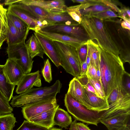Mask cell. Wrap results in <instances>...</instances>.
Returning <instances> with one entry per match:
<instances>
[{
    "instance_id": "5b68a950",
    "label": "cell",
    "mask_w": 130,
    "mask_h": 130,
    "mask_svg": "<svg viewBox=\"0 0 130 130\" xmlns=\"http://www.w3.org/2000/svg\"><path fill=\"white\" fill-rule=\"evenodd\" d=\"M52 42L59 57L60 66L74 77L80 76L81 64L76 49L70 45Z\"/></svg>"
},
{
    "instance_id": "836d02e7",
    "label": "cell",
    "mask_w": 130,
    "mask_h": 130,
    "mask_svg": "<svg viewBox=\"0 0 130 130\" xmlns=\"http://www.w3.org/2000/svg\"><path fill=\"white\" fill-rule=\"evenodd\" d=\"M41 73L45 80L50 83L52 79L51 66L48 59L44 62V65L42 69Z\"/></svg>"
},
{
    "instance_id": "9a60e30c",
    "label": "cell",
    "mask_w": 130,
    "mask_h": 130,
    "mask_svg": "<svg viewBox=\"0 0 130 130\" xmlns=\"http://www.w3.org/2000/svg\"><path fill=\"white\" fill-rule=\"evenodd\" d=\"M67 93L87 109L90 110L84 89L76 77H74L70 82Z\"/></svg>"
},
{
    "instance_id": "cb8c5ba5",
    "label": "cell",
    "mask_w": 130,
    "mask_h": 130,
    "mask_svg": "<svg viewBox=\"0 0 130 130\" xmlns=\"http://www.w3.org/2000/svg\"><path fill=\"white\" fill-rule=\"evenodd\" d=\"M8 10L0 4V45L6 40L8 29Z\"/></svg>"
},
{
    "instance_id": "ffe728a7",
    "label": "cell",
    "mask_w": 130,
    "mask_h": 130,
    "mask_svg": "<svg viewBox=\"0 0 130 130\" xmlns=\"http://www.w3.org/2000/svg\"><path fill=\"white\" fill-rule=\"evenodd\" d=\"M4 65L0 64V92L9 101L13 97V93L15 85L8 81L4 71Z\"/></svg>"
},
{
    "instance_id": "f35d334b",
    "label": "cell",
    "mask_w": 130,
    "mask_h": 130,
    "mask_svg": "<svg viewBox=\"0 0 130 130\" xmlns=\"http://www.w3.org/2000/svg\"><path fill=\"white\" fill-rule=\"evenodd\" d=\"M77 50L81 65L86 60L88 51L86 42L82 45Z\"/></svg>"
},
{
    "instance_id": "7c38bea8",
    "label": "cell",
    "mask_w": 130,
    "mask_h": 130,
    "mask_svg": "<svg viewBox=\"0 0 130 130\" xmlns=\"http://www.w3.org/2000/svg\"><path fill=\"white\" fill-rule=\"evenodd\" d=\"M36 32L52 41H56L71 45L77 50L86 42L64 34L40 30Z\"/></svg>"
},
{
    "instance_id": "d6986e66",
    "label": "cell",
    "mask_w": 130,
    "mask_h": 130,
    "mask_svg": "<svg viewBox=\"0 0 130 130\" xmlns=\"http://www.w3.org/2000/svg\"><path fill=\"white\" fill-rule=\"evenodd\" d=\"M45 18L50 23V25L61 24L70 25L78 23L72 19L67 12L48 13Z\"/></svg>"
},
{
    "instance_id": "e575fe53",
    "label": "cell",
    "mask_w": 130,
    "mask_h": 130,
    "mask_svg": "<svg viewBox=\"0 0 130 130\" xmlns=\"http://www.w3.org/2000/svg\"><path fill=\"white\" fill-rule=\"evenodd\" d=\"M47 128L39 125L28 120H24L17 130H48Z\"/></svg>"
},
{
    "instance_id": "7402d4cb",
    "label": "cell",
    "mask_w": 130,
    "mask_h": 130,
    "mask_svg": "<svg viewBox=\"0 0 130 130\" xmlns=\"http://www.w3.org/2000/svg\"><path fill=\"white\" fill-rule=\"evenodd\" d=\"M72 122L71 116L67 112L59 107L57 108L53 118L54 126L57 125L67 129Z\"/></svg>"
},
{
    "instance_id": "44dd1931",
    "label": "cell",
    "mask_w": 130,
    "mask_h": 130,
    "mask_svg": "<svg viewBox=\"0 0 130 130\" xmlns=\"http://www.w3.org/2000/svg\"><path fill=\"white\" fill-rule=\"evenodd\" d=\"M25 43L29 55L32 59L36 56L43 58L44 54L43 51L34 34H32Z\"/></svg>"
},
{
    "instance_id": "f6af8a7d",
    "label": "cell",
    "mask_w": 130,
    "mask_h": 130,
    "mask_svg": "<svg viewBox=\"0 0 130 130\" xmlns=\"http://www.w3.org/2000/svg\"><path fill=\"white\" fill-rule=\"evenodd\" d=\"M130 20H124L122 21L121 23V25L123 28L127 29L130 30Z\"/></svg>"
},
{
    "instance_id": "f907efd6",
    "label": "cell",
    "mask_w": 130,
    "mask_h": 130,
    "mask_svg": "<svg viewBox=\"0 0 130 130\" xmlns=\"http://www.w3.org/2000/svg\"><path fill=\"white\" fill-rule=\"evenodd\" d=\"M1 46L0 45V49L1 48V46Z\"/></svg>"
},
{
    "instance_id": "83f0119b",
    "label": "cell",
    "mask_w": 130,
    "mask_h": 130,
    "mask_svg": "<svg viewBox=\"0 0 130 130\" xmlns=\"http://www.w3.org/2000/svg\"><path fill=\"white\" fill-rule=\"evenodd\" d=\"M17 122L12 113L0 115V130H13Z\"/></svg>"
},
{
    "instance_id": "b9f144b4",
    "label": "cell",
    "mask_w": 130,
    "mask_h": 130,
    "mask_svg": "<svg viewBox=\"0 0 130 130\" xmlns=\"http://www.w3.org/2000/svg\"><path fill=\"white\" fill-rule=\"evenodd\" d=\"M86 75L87 77L98 79L96 69L90 62L89 65L88 66Z\"/></svg>"
},
{
    "instance_id": "8fae6325",
    "label": "cell",
    "mask_w": 130,
    "mask_h": 130,
    "mask_svg": "<svg viewBox=\"0 0 130 130\" xmlns=\"http://www.w3.org/2000/svg\"><path fill=\"white\" fill-rule=\"evenodd\" d=\"M41 85L40 75L38 70L25 74L17 85L15 92L20 94L32 88L34 86L40 87Z\"/></svg>"
},
{
    "instance_id": "7a4b0ae2",
    "label": "cell",
    "mask_w": 130,
    "mask_h": 130,
    "mask_svg": "<svg viewBox=\"0 0 130 130\" xmlns=\"http://www.w3.org/2000/svg\"><path fill=\"white\" fill-rule=\"evenodd\" d=\"M80 24L89 39L96 40L100 48L119 56L120 49L108 30L103 20L90 15H84Z\"/></svg>"
},
{
    "instance_id": "d590c367",
    "label": "cell",
    "mask_w": 130,
    "mask_h": 130,
    "mask_svg": "<svg viewBox=\"0 0 130 130\" xmlns=\"http://www.w3.org/2000/svg\"><path fill=\"white\" fill-rule=\"evenodd\" d=\"M77 78L85 89L88 91L92 92L98 96L94 89L89 82L86 75L80 76Z\"/></svg>"
},
{
    "instance_id": "30bf717a",
    "label": "cell",
    "mask_w": 130,
    "mask_h": 130,
    "mask_svg": "<svg viewBox=\"0 0 130 130\" xmlns=\"http://www.w3.org/2000/svg\"><path fill=\"white\" fill-rule=\"evenodd\" d=\"M10 3L11 5L22 4L36 6L43 9L48 13L66 12L67 7L63 0H11Z\"/></svg>"
},
{
    "instance_id": "60d3db41",
    "label": "cell",
    "mask_w": 130,
    "mask_h": 130,
    "mask_svg": "<svg viewBox=\"0 0 130 130\" xmlns=\"http://www.w3.org/2000/svg\"><path fill=\"white\" fill-rule=\"evenodd\" d=\"M50 25V23L45 18L37 19L35 21V26L34 31L36 32Z\"/></svg>"
},
{
    "instance_id": "681fc988",
    "label": "cell",
    "mask_w": 130,
    "mask_h": 130,
    "mask_svg": "<svg viewBox=\"0 0 130 130\" xmlns=\"http://www.w3.org/2000/svg\"><path fill=\"white\" fill-rule=\"evenodd\" d=\"M48 130H62L61 129L57 128H51L50 129H48Z\"/></svg>"
},
{
    "instance_id": "ba28073f",
    "label": "cell",
    "mask_w": 130,
    "mask_h": 130,
    "mask_svg": "<svg viewBox=\"0 0 130 130\" xmlns=\"http://www.w3.org/2000/svg\"><path fill=\"white\" fill-rule=\"evenodd\" d=\"M130 107L122 108L100 120L108 130H121L130 124Z\"/></svg>"
},
{
    "instance_id": "2e32d148",
    "label": "cell",
    "mask_w": 130,
    "mask_h": 130,
    "mask_svg": "<svg viewBox=\"0 0 130 130\" xmlns=\"http://www.w3.org/2000/svg\"><path fill=\"white\" fill-rule=\"evenodd\" d=\"M84 90L90 110L101 111L108 109L111 107V105H109L107 99L101 98L91 92Z\"/></svg>"
},
{
    "instance_id": "ac0fdd59",
    "label": "cell",
    "mask_w": 130,
    "mask_h": 130,
    "mask_svg": "<svg viewBox=\"0 0 130 130\" xmlns=\"http://www.w3.org/2000/svg\"><path fill=\"white\" fill-rule=\"evenodd\" d=\"M58 107L43 112L31 119L29 121L48 129L51 128L54 126L53 118L55 112Z\"/></svg>"
},
{
    "instance_id": "4fadbf2b",
    "label": "cell",
    "mask_w": 130,
    "mask_h": 130,
    "mask_svg": "<svg viewBox=\"0 0 130 130\" xmlns=\"http://www.w3.org/2000/svg\"><path fill=\"white\" fill-rule=\"evenodd\" d=\"M3 70L8 82L15 86L17 85L25 74L16 62L8 58L4 65Z\"/></svg>"
},
{
    "instance_id": "f1b7e54d",
    "label": "cell",
    "mask_w": 130,
    "mask_h": 130,
    "mask_svg": "<svg viewBox=\"0 0 130 130\" xmlns=\"http://www.w3.org/2000/svg\"><path fill=\"white\" fill-rule=\"evenodd\" d=\"M111 9L109 7L101 3H98L85 9L80 10L82 15H89L93 13Z\"/></svg>"
},
{
    "instance_id": "d6a6232c",
    "label": "cell",
    "mask_w": 130,
    "mask_h": 130,
    "mask_svg": "<svg viewBox=\"0 0 130 130\" xmlns=\"http://www.w3.org/2000/svg\"><path fill=\"white\" fill-rule=\"evenodd\" d=\"M87 77L89 82L94 89L98 96L102 98H106L104 91L100 82L98 79Z\"/></svg>"
},
{
    "instance_id": "52a82bcc",
    "label": "cell",
    "mask_w": 130,
    "mask_h": 130,
    "mask_svg": "<svg viewBox=\"0 0 130 130\" xmlns=\"http://www.w3.org/2000/svg\"><path fill=\"white\" fill-rule=\"evenodd\" d=\"M56 95L51 96L22 107L23 117L27 120L47 110L59 107Z\"/></svg>"
},
{
    "instance_id": "ee69618b",
    "label": "cell",
    "mask_w": 130,
    "mask_h": 130,
    "mask_svg": "<svg viewBox=\"0 0 130 130\" xmlns=\"http://www.w3.org/2000/svg\"><path fill=\"white\" fill-rule=\"evenodd\" d=\"M76 126L77 130H91L87 126L81 122L77 123Z\"/></svg>"
},
{
    "instance_id": "d4e9b609",
    "label": "cell",
    "mask_w": 130,
    "mask_h": 130,
    "mask_svg": "<svg viewBox=\"0 0 130 130\" xmlns=\"http://www.w3.org/2000/svg\"><path fill=\"white\" fill-rule=\"evenodd\" d=\"M90 54V62L97 69L99 65L100 47L93 41L89 39L86 42Z\"/></svg>"
},
{
    "instance_id": "3957f363",
    "label": "cell",
    "mask_w": 130,
    "mask_h": 130,
    "mask_svg": "<svg viewBox=\"0 0 130 130\" xmlns=\"http://www.w3.org/2000/svg\"><path fill=\"white\" fill-rule=\"evenodd\" d=\"M64 105L68 111L75 119L97 126L100 120L123 107V105L116 102L111 105L109 109L101 111H94L87 109L67 93L64 100Z\"/></svg>"
},
{
    "instance_id": "ab89813d",
    "label": "cell",
    "mask_w": 130,
    "mask_h": 130,
    "mask_svg": "<svg viewBox=\"0 0 130 130\" xmlns=\"http://www.w3.org/2000/svg\"><path fill=\"white\" fill-rule=\"evenodd\" d=\"M95 2L103 4L109 7L111 9L118 12L120 15L121 11L114 2L110 0H95Z\"/></svg>"
},
{
    "instance_id": "4dcf8cb0",
    "label": "cell",
    "mask_w": 130,
    "mask_h": 130,
    "mask_svg": "<svg viewBox=\"0 0 130 130\" xmlns=\"http://www.w3.org/2000/svg\"><path fill=\"white\" fill-rule=\"evenodd\" d=\"M125 94L122 90V87H116L112 90L107 99L109 105L115 103Z\"/></svg>"
},
{
    "instance_id": "74e56055",
    "label": "cell",
    "mask_w": 130,
    "mask_h": 130,
    "mask_svg": "<svg viewBox=\"0 0 130 130\" xmlns=\"http://www.w3.org/2000/svg\"><path fill=\"white\" fill-rule=\"evenodd\" d=\"M122 86L123 92L130 94V75L125 71L122 77Z\"/></svg>"
},
{
    "instance_id": "bcb514c9",
    "label": "cell",
    "mask_w": 130,
    "mask_h": 130,
    "mask_svg": "<svg viewBox=\"0 0 130 130\" xmlns=\"http://www.w3.org/2000/svg\"><path fill=\"white\" fill-rule=\"evenodd\" d=\"M77 120L75 119L70 125L69 130H77L76 126Z\"/></svg>"
},
{
    "instance_id": "9c48e42d",
    "label": "cell",
    "mask_w": 130,
    "mask_h": 130,
    "mask_svg": "<svg viewBox=\"0 0 130 130\" xmlns=\"http://www.w3.org/2000/svg\"><path fill=\"white\" fill-rule=\"evenodd\" d=\"M41 30L64 34L84 42L89 39L85 31L78 23L70 25H53L47 26Z\"/></svg>"
},
{
    "instance_id": "c3c4849f",
    "label": "cell",
    "mask_w": 130,
    "mask_h": 130,
    "mask_svg": "<svg viewBox=\"0 0 130 130\" xmlns=\"http://www.w3.org/2000/svg\"><path fill=\"white\" fill-rule=\"evenodd\" d=\"M121 130H130V124L126 125Z\"/></svg>"
},
{
    "instance_id": "f546056e",
    "label": "cell",
    "mask_w": 130,
    "mask_h": 130,
    "mask_svg": "<svg viewBox=\"0 0 130 130\" xmlns=\"http://www.w3.org/2000/svg\"><path fill=\"white\" fill-rule=\"evenodd\" d=\"M81 5L67 7L66 12L75 21L80 24L82 20V15L80 11Z\"/></svg>"
},
{
    "instance_id": "7dc6e473",
    "label": "cell",
    "mask_w": 130,
    "mask_h": 130,
    "mask_svg": "<svg viewBox=\"0 0 130 130\" xmlns=\"http://www.w3.org/2000/svg\"><path fill=\"white\" fill-rule=\"evenodd\" d=\"M96 70L97 75L98 79L100 82L101 83V73L99 65L98 68L97 69H96Z\"/></svg>"
},
{
    "instance_id": "1f68e13d",
    "label": "cell",
    "mask_w": 130,
    "mask_h": 130,
    "mask_svg": "<svg viewBox=\"0 0 130 130\" xmlns=\"http://www.w3.org/2000/svg\"><path fill=\"white\" fill-rule=\"evenodd\" d=\"M8 101L0 92V115L10 113L13 111Z\"/></svg>"
},
{
    "instance_id": "e0dca14e",
    "label": "cell",
    "mask_w": 130,
    "mask_h": 130,
    "mask_svg": "<svg viewBox=\"0 0 130 130\" xmlns=\"http://www.w3.org/2000/svg\"><path fill=\"white\" fill-rule=\"evenodd\" d=\"M8 11L21 19L28 25L29 30L34 31L37 19L30 14L19 5L13 4L9 6Z\"/></svg>"
},
{
    "instance_id": "8d00e7d4",
    "label": "cell",
    "mask_w": 130,
    "mask_h": 130,
    "mask_svg": "<svg viewBox=\"0 0 130 130\" xmlns=\"http://www.w3.org/2000/svg\"><path fill=\"white\" fill-rule=\"evenodd\" d=\"M89 15L97 18L103 20L111 18L118 17V15L111 9L93 13Z\"/></svg>"
},
{
    "instance_id": "277c9868",
    "label": "cell",
    "mask_w": 130,
    "mask_h": 130,
    "mask_svg": "<svg viewBox=\"0 0 130 130\" xmlns=\"http://www.w3.org/2000/svg\"><path fill=\"white\" fill-rule=\"evenodd\" d=\"M62 84L57 80L52 85L32 88L18 95L13 96L10 103L12 107H19L35 102L59 93Z\"/></svg>"
},
{
    "instance_id": "8992f818",
    "label": "cell",
    "mask_w": 130,
    "mask_h": 130,
    "mask_svg": "<svg viewBox=\"0 0 130 130\" xmlns=\"http://www.w3.org/2000/svg\"><path fill=\"white\" fill-rule=\"evenodd\" d=\"M25 40L18 44L8 45L7 52L8 58L16 62L26 74L31 72L34 61L29 55Z\"/></svg>"
},
{
    "instance_id": "603a6c76",
    "label": "cell",
    "mask_w": 130,
    "mask_h": 130,
    "mask_svg": "<svg viewBox=\"0 0 130 130\" xmlns=\"http://www.w3.org/2000/svg\"><path fill=\"white\" fill-rule=\"evenodd\" d=\"M8 25L6 40L8 45L18 44L25 40L27 35L20 33L8 18Z\"/></svg>"
},
{
    "instance_id": "4316f807",
    "label": "cell",
    "mask_w": 130,
    "mask_h": 130,
    "mask_svg": "<svg viewBox=\"0 0 130 130\" xmlns=\"http://www.w3.org/2000/svg\"><path fill=\"white\" fill-rule=\"evenodd\" d=\"M19 5L30 14L36 19L45 18L48 13L42 8L36 6L22 4Z\"/></svg>"
},
{
    "instance_id": "5bb4252c",
    "label": "cell",
    "mask_w": 130,
    "mask_h": 130,
    "mask_svg": "<svg viewBox=\"0 0 130 130\" xmlns=\"http://www.w3.org/2000/svg\"><path fill=\"white\" fill-rule=\"evenodd\" d=\"M34 33L39 41L44 54L47 56L56 67H59L60 66L59 58L52 41L36 32Z\"/></svg>"
},
{
    "instance_id": "7bdbcfd3",
    "label": "cell",
    "mask_w": 130,
    "mask_h": 130,
    "mask_svg": "<svg viewBox=\"0 0 130 130\" xmlns=\"http://www.w3.org/2000/svg\"><path fill=\"white\" fill-rule=\"evenodd\" d=\"M88 67V64L86 61L82 63L81 65L80 76H83L86 75Z\"/></svg>"
},
{
    "instance_id": "6da1fadb",
    "label": "cell",
    "mask_w": 130,
    "mask_h": 130,
    "mask_svg": "<svg viewBox=\"0 0 130 130\" xmlns=\"http://www.w3.org/2000/svg\"><path fill=\"white\" fill-rule=\"evenodd\" d=\"M119 56L100 47L101 80L106 99L116 87H122V78L125 70Z\"/></svg>"
},
{
    "instance_id": "484cf974",
    "label": "cell",
    "mask_w": 130,
    "mask_h": 130,
    "mask_svg": "<svg viewBox=\"0 0 130 130\" xmlns=\"http://www.w3.org/2000/svg\"><path fill=\"white\" fill-rule=\"evenodd\" d=\"M8 18L21 34L28 35L29 30L28 25L21 19L8 11Z\"/></svg>"
}]
</instances>
